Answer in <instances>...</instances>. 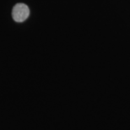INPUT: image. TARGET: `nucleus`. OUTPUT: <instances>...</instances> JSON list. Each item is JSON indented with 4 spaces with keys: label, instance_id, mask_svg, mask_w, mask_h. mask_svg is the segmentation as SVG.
Segmentation results:
<instances>
[{
    "label": "nucleus",
    "instance_id": "1",
    "mask_svg": "<svg viewBox=\"0 0 130 130\" xmlns=\"http://www.w3.org/2000/svg\"><path fill=\"white\" fill-rule=\"evenodd\" d=\"M30 9L27 5L24 4H17L13 8L12 17L16 22H23L29 17Z\"/></svg>",
    "mask_w": 130,
    "mask_h": 130
}]
</instances>
